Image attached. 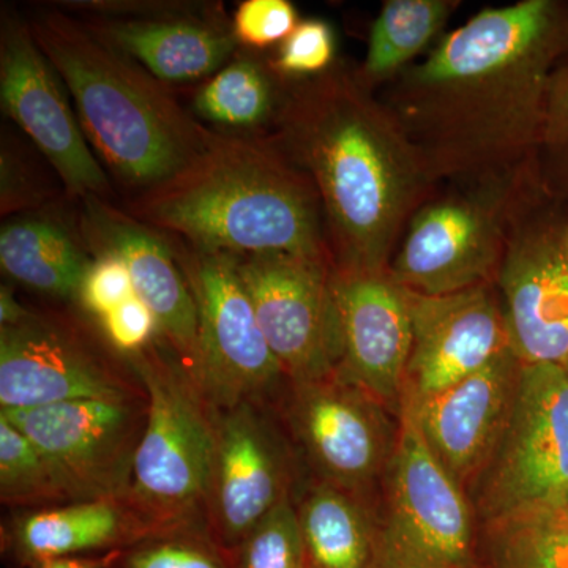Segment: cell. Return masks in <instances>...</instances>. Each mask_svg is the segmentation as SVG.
<instances>
[{
	"mask_svg": "<svg viewBox=\"0 0 568 568\" xmlns=\"http://www.w3.org/2000/svg\"><path fill=\"white\" fill-rule=\"evenodd\" d=\"M568 48L567 0L485 9L377 93L440 183L536 168L549 81Z\"/></svg>",
	"mask_w": 568,
	"mask_h": 568,
	"instance_id": "1",
	"label": "cell"
},
{
	"mask_svg": "<svg viewBox=\"0 0 568 568\" xmlns=\"http://www.w3.org/2000/svg\"><path fill=\"white\" fill-rule=\"evenodd\" d=\"M235 265L290 383L335 373L342 364L343 336L332 261L272 253L239 256Z\"/></svg>",
	"mask_w": 568,
	"mask_h": 568,
	"instance_id": "13",
	"label": "cell"
},
{
	"mask_svg": "<svg viewBox=\"0 0 568 568\" xmlns=\"http://www.w3.org/2000/svg\"><path fill=\"white\" fill-rule=\"evenodd\" d=\"M197 310L193 375L215 409L265 403L290 386L267 345L231 254L201 252L170 237Z\"/></svg>",
	"mask_w": 568,
	"mask_h": 568,
	"instance_id": "9",
	"label": "cell"
},
{
	"mask_svg": "<svg viewBox=\"0 0 568 568\" xmlns=\"http://www.w3.org/2000/svg\"><path fill=\"white\" fill-rule=\"evenodd\" d=\"M334 29L323 20H305L278 47L271 67L284 81L320 77L336 63Z\"/></svg>",
	"mask_w": 568,
	"mask_h": 568,
	"instance_id": "32",
	"label": "cell"
},
{
	"mask_svg": "<svg viewBox=\"0 0 568 568\" xmlns=\"http://www.w3.org/2000/svg\"><path fill=\"white\" fill-rule=\"evenodd\" d=\"M65 91L58 71L37 43L29 21L3 7L0 20L3 112L59 175L67 196L112 201L110 178L89 148Z\"/></svg>",
	"mask_w": 568,
	"mask_h": 568,
	"instance_id": "14",
	"label": "cell"
},
{
	"mask_svg": "<svg viewBox=\"0 0 568 568\" xmlns=\"http://www.w3.org/2000/svg\"><path fill=\"white\" fill-rule=\"evenodd\" d=\"M536 168L521 174L436 190L407 223L388 274L422 295L495 284L508 231Z\"/></svg>",
	"mask_w": 568,
	"mask_h": 568,
	"instance_id": "6",
	"label": "cell"
},
{
	"mask_svg": "<svg viewBox=\"0 0 568 568\" xmlns=\"http://www.w3.org/2000/svg\"><path fill=\"white\" fill-rule=\"evenodd\" d=\"M295 508L313 567L375 566V514L366 500L316 480Z\"/></svg>",
	"mask_w": 568,
	"mask_h": 568,
	"instance_id": "25",
	"label": "cell"
},
{
	"mask_svg": "<svg viewBox=\"0 0 568 568\" xmlns=\"http://www.w3.org/2000/svg\"><path fill=\"white\" fill-rule=\"evenodd\" d=\"M99 346L67 317L29 313L0 327V405L32 409L132 394Z\"/></svg>",
	"mask_w": 568,
	"mask_h": 568,
	"instance_id": "15",
	"label": "cell"
},
{
	"mask_svg": "<svg viewBox=\"0 0 568 568\" xmlns=\"http://www.w3.org/2000/svg\"><path fill=\"white\" fill-rule=\"evenodd\" d=\"M125 357L148 402L125 503L152 534L173 532L207 514L216 410L160 335L145 349Z\"/></svg>",
	"mask_w": 568,
	"mask_h": 568,
	"instance_id": "5",
	"label": "cell"
},
{
	"mask_svg": "<svg viewBox=\"0 0 568 568\" xmlns=\"http://www.w3.org/2000/svg\"><path fill=\"white\" fill-rule=\"evenodd\" d=\"M125 211L201 252L332 261L320 194L268 133L213 132L192 162Z\"/></svg>",
	"mask_w": 568,
	"mask_h": 568,
	"instance_id": "3",
	"label": "cell"
},
{
	"mask_svg": "<svg viewBox=\"0 0 568 568\" xmlns=\"http://www.w3.org/2000/svg\"><path fill=\"white\" fill-rule=\"evenodd\" d=\"M39 566L40 568H100V562L92 559L65 558L48 560Z\"/></svg>",
	"mask_w": 568,
	"mask_h": 568,
	"instance_id": "38",
	"label": "cell"
},
{
	"mask_svg": "<svg viewBox=\"0 0 568 568\" xmlns=\"http://www.w3.org/2000/svg\"><path fill=\"white\" fill-rule=\"evenodd\" d=\"M0 499L9 506L39 507L70 500L39 448L0 417Z\"/></svg>",
	"mask_w": 568,
	"mask_h": 568,
	"instance_id": "28",
	"label": "cell"
},
{
	"mask_svg": "<svg viewBox=\"0 0 568 568\" xmlns=\"http://www.w3.org/2000/svg\"><path fill=\"white\" fill-rule=\"evenodd\" d=\"M29 313H31V310L22 306L14 297L13 290L3 284L0 287V327L21 323L22 320L29 316Z\"/></svg>",
	"mask_w": 568,
	"mask_h": 568,
	"instance_id": "37",
	"label": "cell"
},
{
	"mask_svg": "<svg viewBox=\"0 0 568 568\" xmlns=\"http://www.w3.org/2000/svg\"><path fill=\"white\" fill-rule=\"evenodd\" d=\"M493 568H568V518L534 511L484 525Z\"/></svg>",
	"mask_w": 568,
	"mask_h": 568,
	"instance_id": "27",
	"label": "cell"
},
{
	"mask_svg": "<svg viewBox=\"0 0 568 568\" xmlns=\"http://www.w3.org/2000/svg\"><path fill=\"white\" fill-rule=\"evenodd\" d=\"M562 366H564V369H566V372H567V375H568V358H567V362H566V364H564Z\"/></svg>",
	"mask_w": 568,
	"mask_h": 568,
	"instance_id": "40",
	"label": "cell"
},
{
	"mask_svg": "<svg viewBox=\"0 0 568 568\" xmlns=\"http://www.w3.org/2000/svg\"><path fill=\"white\" fill-rule=\"evenodd\" d=\"M272 140L312 179L338 274L386 272L407 223L439 185L357 69L287 81Z\"/></svg>",
	"mask_w": 568,
	"mask_h": 568,
	"instance_id": "2",
	"label": "cell"
},
{
	"mask_svg": "<svg viewBox=\"0 0 568 568\" xmlns=\"http://www.w3.org/2000/svg\"><path fill=\"white\" fill-rule=\"evenodd\" d=\"M566 242H567V246H568V223H567V230H566Z\"/></svg>",
	"mask_w": 568,
	"mask_h": 568,
	"instance_id": "41",
	"label": "cell"
},
{
	"mask_svg": "<svg viewBox=\"0 0 568 568\" xmlns=\"http://www.w3.org/2000/svg\"><path fill=\"white\" fill-rule=\"evenodd\" d=\"M458 0H387L373 22L368 50L358 78L377 91L409 69L418 55L437 43Z\"/></svg>",
	"mask_w": 568,
	"mask_h": 568,
	"instance_id": "26",
	"label": "cell"
},
{
	"mask_svg": "<svg viewBox=\"0 0 568 568\" xmlns=\"http://www.w3.org/2000/svg\"><path fill=\"white\" fill-rule=\"evenodd\" d=\"M263 403L216 410V446L207 519L216 540L235 548L291 497L293 462Z\"/></svg>",
	"mask_w": 568,
	"mask_h": 568,
	"instance_id": "16",
	"label": "cell"
},
{
	"mask_svg": "<svg viewBox=\"0 0 568 568\" xmlns=\"http://www.w3.org/2000/svg\"><path fill=\"white\" fill-rule=\"evenodd\" d=\"M92 36L164 84L209 80L239 52L220 3L174 2L142 17H78Z\"/></svg>",
	"mask_w": 568,
	"mask_h": 568,
	"instance_id": "20",
	"label": "cell"
},
{
	"mask_svg": "<svg viewBox=\"0 0 568 568\" xmlns=\"http://www.w3.org/2000/svg\"><path fill=\"white\" fill-rule=\"evenodd\" d=\"M234 549L235 568H305L304 537L291 497L257 523Z\"/></svg>",
	"mask_w": 568,
	"mask_h": 568,
	"instance_id": "30",
	"label": "cell"
},
{
	"mask_svg": "<svg viewBox=\"0 0 568 568\" xmlns=\"http://www.w3.org/2000/svg\"><path fill=\"white\" fill-rule=\"evenodd\" d=\"M153 536L125 500L100 499L41 508L22 515L11 529L18 556L29 562L73 558L80 552L114 547Z\"/></svg>",
	"mask_w": 568,
	"mask_h": 568,
	"instance_id": "23",
	"label": "cell"
},
{
	"mask_svg": "<svg viewBox=\"0 0 568 568\" xmlns=\"http://www.w3.org/2000/svg\"><path fill=\"white\" fill-rule=\"evenodd\" d=\"M536 173L544 192L568 205V48L556 63L549 81Z\"/></svg>",
	"mask_w": 568,
	"mask_h": 568,
	"instance_id": "29",
	"label": "cell"
},
{
	"mask_svg": "<svg viewBox=\"0 0 568 568\" xmlns=\"http://www.w3.org/2000/svg\"><path fill=\"white\" fill-rule=\"evenodd\" d=\"M133 295L136 294L126 265L112 254H100L93 257L82 280L77 302L85 313L100 321Z\"/></svg>",
	"mask_w": 568,
	"mask_h": 568,
	"instance_id": "34",
	"label": "cell"
},
{
	"mask_svg": "<svg viewBox=\"0 0 568 568\" xmlns=\"http://www.w3.org/2000/svg\"><path fill=\"white\" fill-rule=\"evenodd\" d=\"M284 416L317 481L368 503L381 488L402 420L338 372L290 383Z\"/></svg>",
	"mask_w": 568,
	"mask_h": 568,
	"instance_id": "11",
	"label": "cell"
},
{
	"mask_svg": "<svg viewBox=\"0 0 568 568\" xmlns=\"http://www.w3.org/2000/svg\"><path fill=\"white\" fill-rule=\"evenodd\" d=\"M466 495L481 526L566 506L568 375L562 365H521L506 425Z\"/></svg>",
	"mask_w": 568,
	"mask_h": 568,
	"instance_id": "7",
	"label": "cell"
},
{
	"mask_svg": "<svg viewBox=\"0 0 568 568\" xmlns=\"http://www.w3.org/2000/svg\"><path fill=\"white\" fill-rule=\"evenodd\" d=\"M399 420L375 511L373 568H473V504L429 450L413 417L402 413Z\"/></svg>",
	"mask_w": 568,
	"mask_h": 568,
	"instance_id": "8",
	"label": "cell"
},
{
	"mask_svg": "<svg viewBox=\"0 0 568 568\" xmlns=\"http://www.w3.org/2000/svg\"><path fill=\"white\" fill-rule=\"evenodd\" d=\"M59 205L10 216L0 230L3 274L41 294L77 301L93 256L78 220L70 223Z\"/></svg>",
	"mask_w": 568,
	"mask_h": 568,
	"instance_id": "22",
	"label": "cell"
},
{
	"mask_svg": "<svg viewBox=\"0 0 568 568\" xmlns=\"http://www.w3.org/2000/svg\"><path fill=\"white\" fill-rule=\"evenodd\" d=\"M521 365L510 347L428 402L402 410L413 417L437 462L465 491L503 433Z\"/></svg>",
	"mask_w": 568,
	"mask_h": 568,
	"instance_id": "21",
	"label": "cell"
},
{
	"mask_svg": "<svg viewBox=\"0 0 568 568\" xmlns=\"http://www.w3.org/2000/svg\"><path fill=\"white\" fill-rule=\"evenodd\" d=\"M334 287L343 358L336 372L364 387L399 417L413 346L405 287L386 272L338 274Z\"/></svg>",
	"mask_w": 568,
	"mask_h": 568,
	"instance_id": "19",
	"label": "cell"
},
{
	"mask_svg": "<svg viewBox=\"0 0 568 568\" xmlns=\"http://www.w3.org/2000/svg\"><path fill=\"white\" fill-rule=\"evenodd\" d=\"M52 186L18 141L3 132L0 148V212L3 219L43 211L55 205Z\"/></svg>",
	"mask_w": 568,
	"mask_h": 568,
	"instance_id": "31",
	"label": "cell"
},
{
	"mask_svg": "<svg viewBox=\"0 0 568 568\" xmlns=\"http://www.w3.org/2000/svg\"><path fill=\"white\" fill-rule=\"evenodd\" d=\"M100 324L108 343L123 355L140 353L160 335L155 315L138 295L108 313Z\"/></svg>",
	"mask_w": 568,
	"mask_h": 568,
	"instance_id": "36",
	"label": "cell"
},
{
	"mask_svg": "<svg viewBox=\"0 0 568 568\" xmlns=\"http://www.w3.org/2000/svg\"><path fill=\"white\" fill-rule=\"evenodd\" d=\"M562 511L564 515H566V517L568 518V499H567V503H566V506L562 507Z\"/></svg>",
	"mask_w": 568,
	"mask_h": 568,
	"instance_id": "39",
	"label": "cell"
},
{
	"mask_svg": "<svg viewBox=\"0 0 568 568\" xmlns=\"http://www.w3.org/2000/svg\"><path fill=\"white\" fill-rule=\"evenodd\" d=\"M78 226L93 257L112 254L129 268L134 294L151 308L160 338L193 373L197 358V310L170 239L100 197L81 200Z\"/></svg>",
	"mask_w": 568,
	"mask_h": 568,
	"instance_id": "18",
	"label": "cell"
},
{
	"mask_svg": "<svg viewBox=\"0 0 568 568\" xmlns=\"http://www.w3.org/2000/svg\"><path fill=\"white\" fill-rule=\"evenodd\" d=\"M132 394L73 399L32 409H2L0 417L39 448L70 503L125 500L148 402Z\"/></svg>",
	"mask_w": 568,
	"mask_h": 568,
	"instance_id": "12",
	"label": "cell"
},
{
	"mask_svg": "<svg viewBox=\"0 0 568 568\" xmlns=\"http://www.w3.org/2000/svg\"><path fill=\"white\" fill-rule=\"evenodd\" d=\"M231 22L239 47L265 50L282 44L301 20L290 0H245L235 10Z\"/></svg>",
	"mask_w": 568,
	"mask_h": 568,
	"instance_id": "33",
	"label": "cell"
},
{
	"mask_svg": "<svg viewBox=\"0 0 568 568\" xmlns=\"http://www.w3.org/2000/svg\"><path fill=\"white\" fill-rule=\"evenodd\" d=\"M286 91L287 81L275 73L271 62L239 51L196 89L190 111L222 133L265 134L282 111Z\"/></svg>",
	"mask_w": 568,
	"mask_h": 568,
	"instance_id": "24",
	"label": "cell"
},
{
	"mask_svg": "<svg viewBox=\"0 0 568 568\" xmlns=\"http://www.w3.org/2000/svg\"><path fill=\"white\" fill-rule=\"evenodd\" d=\"M406 295L413 346L402 410L420 406L510 349L495 284L455 294Z\"/></svg>",
	"mask_w": 568,
	"mask_h": 568,
	"instance_id": "17",
	"label": "cell"
},
{
	"mask_svg": "<svg viewBox=\"0 0 568 568\" xmlns=\"http://www.w3.org/2000/svg\"><path fill=\"white\" fill-rule=\"evenodd\" d=\"M153 534L126 559V568H227L219 555L201 541Z\"/></svg>",
	"mask_w": 568,
	"mask_h": 568,
	"instance_id": "35",
	"label": "cell"
},
{
	"mask_svg": "<svg viewBox=\"0 0 568 568\" xmlns=\"http://www.w3.org/2000/svg\"><path fill=\"white\" fill-rule=\"evenodd\" d=\"M28 21L73 99L85 138L133 196L204 151L213 130L178 102L170 85L92 36L80 18L44 7Z\"/></svg>",
	"mask_w": 568,
	"mask_h": 568,
	"instance_id": "4",
	"label": "cell"
},
{
	"mask_svg": "<svg viewBox=\"0 0 568 568\" xmlns=\"http://www.w3.org/2000/svg\"><path fill=\"white\" fill-rule=\"evenodd\" d=\"M567 209L537 179L508 231L495 290L523 364L564 365L568 358Z\"/></svg>",
	"mask_w": 568,
	"mask_h": 568,
	"instance_id": "10",
	"label": "cell"
}]
</instances>
